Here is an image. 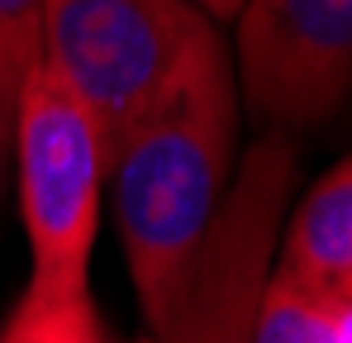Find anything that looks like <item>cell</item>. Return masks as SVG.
Masks as SVG:
<instances>
[{
  "mask_svg": "<svg viewBox=\"0 0 352 343\" xmlns=\"http://www.w3.org/2000/svg\"><path fill=\"white\" fill-rule=\"evenodd\" d=\"M243 101L224 43L200 53L110 153L115 225L148 339L167 324L238 167Z\"/></svg>",
  "mask_w": 352,
  "mask_h": 343,
  "instance_id": "cell-1",
  "label": "cell"
},
{
  "mask_svg": "<svg viewBox=\"0 0 352 343\" xmlns=\"http://www.w3.org/2000/svg\"><path fill=\"white\" fill-rule=\"evenodd\" d=\"M10 163L19 191V220L29 238L24 295L38 300L91 295V253L100 233L110 153L96 119L43 62L19 91Z\"/></svg>",
  "mask_w": 352,
  "mask_h": 343,
  "instance_id": "cell-2",
  "label": "cell"
},
{
  "mask_svg": "<svg viewBox=\"0 0 352 343\" xmlns=\"http://www.w3.org/2000/svg\"><path fill=\"white\" fill-rule=\"evenodd\" d=\"M214 43L219 24L186 0H43V67L96 119L105 153Z\"/></svg>",
  "mask_w": 352,
  "mask_h": 343,
  "instance_id": "cell-3",
  "label": "cell"
},
{
  "mask_svg": "<svg viewBox=\"0 0 352 343\" xmlns=\"http://www.w3.org/2000/svg\"><path fill=\"white\" fill-rule=\"evenodd\" d=\"M295 196V143L262 134L234 167L229 196L205 233L190 277L153 343H252L276 233Z\"/></svg>",
  "mask_w": 352,
  "mask_h": 343,
  "instance_id": "cell-4",
  "label": "cell"
},
{
  "mask_svg": "<svg viewBox=\"0 0 352 343\" xmlns=\"http://www.w3.org/2000/svg\"><path fill=\"white\" fill-rule=\"evenodd\" d=\"M229 57L238 101L272 134L352 124V0H248Z\"/></svg>",
  "mask_w": 352,
  "mask_h": 343,
  "instance_id": "cell-5",
  "label": "cell"
},
{
  "mask_svg": "<svg viewBox=\"0 0 352 343\" xmlns=\"http://www.w3.org/2000/svg\"><path fill=\"white\" fill-rule=\"evenodd\" d=\"M276 267L352 310V153L324 172L276 233Z\"/></svg>",
  "mask_w": 352,
  "mask_h": 343,
  "instance_id": "cell-6",
  "label": "cell"
},
{
  "mask_svg": "<svg viewBox=\"0 0 352 343\" xmlns=\"http://www.w3.org/2000/svg\"><path fill=\"white\" fill-rule=\"evenodd\" d=\"M252 343H352V310L272 262Z\"/></svg>",
  "mask_w": 352,
  "mask_h": 343,
  "instance_id": "cell-7",
  "label": "cell"
},
{
  "mask_svg": "<svg viewBox=\"0 0 352 343\" xmlns=\"http://www.w3.org/2000/svg\"><path fill=\"white\" fill-rule=\"evenodd\" d=\"M43 62V0H0V176L10 167L14 105Z\"/></svg>",
  "mask_w": 352,
  "mask_h": 343,
  "instance_id": "cell-8",
  "label": "cell"
},
{
  "mask_svg": "<svg viewBox=\"0 0 352 343\" xmlns=\"http://www.w3.org/2000/svg\"><path fill=\"white\" fill-rule=\"evenodd\" d=\"M0 343H115V334L105 329L91 295L72 300L19 295V305L0 324Z\"/></svg>",
  "mask_w": 352,
  "mask_h": 343,
  "instance_id": "cell-9",
  "label": "cell"
},
{
  "mask_svg": "<svg viewBox=\"0 0 352 343\" xmlns=\"http://www.w3.org/2000/svg\"><path fill=\"white\" fill-rule=\"evenodd\" d=\"M186 5H190V10H200L210 24H234L248 0H186Z\"/></svg>",
  "mask_w": 352,
  "mask_h": 343,
  "instance_id": "cell-10",
  "label": "cell"
},
{
  "mask_svg": "<svg viewBox=\"0 0 352 343\" xmlns=\"http://www.w3.org/2000/svg\"><path fill=\"white\" fill-rule=\"evenodd\" d=\"M138 343H153V339H138Z\"/></svg>",
  "mask_w": 352,
  "mask_h": 343,
  "instance_id": "cell-11",
  "label": "cell"
}]
</instances>
